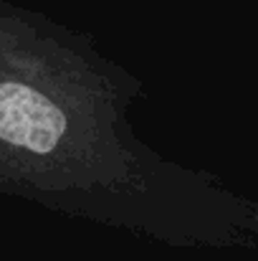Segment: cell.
Returning a JSON list of instances; mask_svg holds the SVG:
<instances>
[{
  "instance_id": "6da1fadb",
  "label": "cell",
  "mask_w": 258,
  "mask_h": 261,
  "mask_svg": "<svg viewBox=\"0 0 258 261\" xmlns=\"http://www.w3.org/2000/svg\"><path fill=\"white\" fill-rule=\"evenodd\" d=\"M69 135V112L41 89L0 84V140L33 155H51Z\"/></svg>"
}]
</instances>
